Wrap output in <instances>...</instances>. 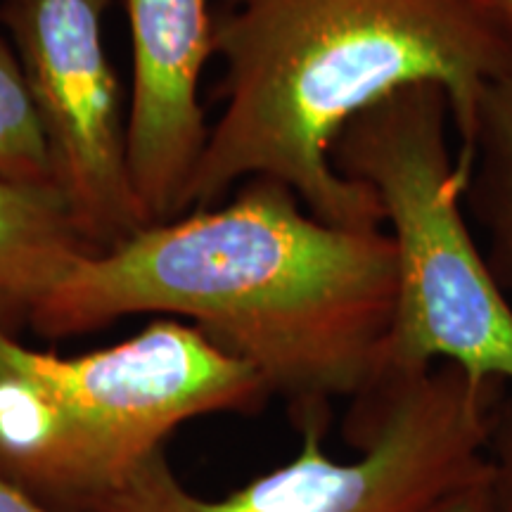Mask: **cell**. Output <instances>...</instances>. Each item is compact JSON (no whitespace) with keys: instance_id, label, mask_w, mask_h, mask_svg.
Returning a JSON list of instances; mask_svg holds the SVG:
<instances>
[{"instance_id":"obj_6","label":"cell","mask_w":512,"mask_h":512,"mask_svg":"<svg viewBox=\"0 0 512 512\" xmlns=\"http://www.w3.org/2000/svg\"><path fill=\"white\" fill-rule=\"evenodd\" d=\"M112 0H0V24L22 64L55 188L95 252L147 223L126 166L121 88L102 38Z\"/></svg>"},{"instance_id":"obj_15","label":"cell","mask_w":512,"mask_h":512,"mask_svg":"<svg viewBox=\"0 0 512 512\" xmlns=\"http://www.w3.org/2000/svg\"><path fill=\"white\" fill-rule=\"evenodd\" d=\"M491 8L496 10L498 19H501V24L508 31L510 38H512V0H489Z\"/></svg>"},{"instance_id":"obj_12","label":"cell","mask_w":512,"mask_h":512,"mask_svg":"<svg viewBox=\"0 0 512 512\" xmlns=\"http://www.w3.org/2000/svg\"><path fill=\"white\" fill-rule=\"evenodd\" d=\"M489 512H512V389L498 403L494 430L486 446Z\"/></svg>"},{"instance_id":"obj_11","label":"cell","mask_w":512,"mask_h":512,"mask_svg":"<svg viewBox=\"0 0 512 512\" xmlns=\"http://www.w3.org/2000/svg\"><path fill=\"white\" fill-rule=\"evenodd\" d=\"M0 183L57 192L41 119L5 34H0Z\"/></svg>"},{"instance_id":"obj_10","label":"cell","mask_w":512,"mask_h":512,"mask_svg":"<svg viewBox=\"0 0 512 512\" xmlns=\"http://www.w3.org/2000/svg\"><path fill=\"white\" fill-rule=\"evenodd\" d=\"M458 155L470 166L465 211L482 228L486 261L512 297V76L486 86L470 140Z\"/></svg>"},{"instance_id":"obj_8","label":"cell","mask_w":512,"mask_h":512,"mask_svg":"<svg viewBox=\"0 0 512 512\" xmlns=\"http://www.w3.org/2000/svg\"><path fill=\"white\" fill-rule=\"evenodd\" d=\"M0 477L53 512H95L105 489L79 430L0 320Z\"/></svg>"},{"instance_id":"obj_1","label":"cell","mask_w":512,"mask_h":512,"mask_svg":"<svg viewBox=\"0 0 512 512\" xmlns=\"http://www.w3.org/2000/svg\"><path fill=\"white\" fill-rule=\"evenodd\" d=\"M394 299L387 230L318 219L261 176L83 256L27 323L64 339L143 313L188 320L247 361L302 432L330 430L335 403L366 389Z\"/></svg>"},{"instance_id":"obj_5","label":"cell","mask_w":512,"mask_h":512,"mask_svg":"<svg viewBox=\"0 0 512 512\" xmlns=\"http://www.w3.org/2000/svg\"><path fill=\"white\" fill-rule=\"evenodd\" d=\"M31 363L79 430L105 496L166 451V439L185 422L256 415L271 401L247 361L197 325L169 316L86 354L31 349Z\"/></svg>"},{"instance_id":"obj_7","label":"cell","mask_w":512,"mask_h":512,"mask_svg":"<svg viewBox=\"0 0 512 512\" xmlns=\"http://www.w3.org/2000/svg\"><path fill=\"white\" fill-rule=\"evenodd\" d=\"M133 79L126 166L147 226L185 214L209 138L200 88L214 57V0H124Z\"/></svg>"},{"instance_id":"obj_14","label":"cell","mask_w":512,"mask_h":512,"mask_svg":"<svg viewBox=\"0 0 512 512\" xmlns=\"http://www.w3.org/2000/svg\"><path fill=\"white\" fill-rule=\"evenodd\" d=\"M0 512H53L43 503H38L34 496L19 489L10 479L0 477Z\"/></svg>"},{"instance_id":"obj_4","label":"cell","mask_w":512,"mask_h":512,"mask_svg":"<svg viewBox=\"0 0 512 512\" xmlns=\"http://www.w3.org/2000/svg\"><path fill=\"white\" fill-rule=\"evenodd\" d=\"M498 380L439 363L408 380L370 387L349 401L344 441L356 456L325 451L306 427L292 460L221 498L190 491L157 453L95 505V512H444L486 472Z\"/></svg>"},{"instance_id":"obj_13","label":"cell","mask_w":512,"mask_h":512,"mask_svg":"<svg viewBox=\"0 0 512 512\" xmlns=\"http://www.w3.org/2000/svg\"><path fill=\"white\" fill-rule=\"evenodd\" d=\"M486 475H489V463H486L484 477H479L475 484H470L467 489L448 503L444 512H489V489H486Z\"/></svg>"},{"instance_id":"obj_9","label":"cell","mask_w":512,"mask_h":512,"mask_svg":"<svg viewBox=\"0 0 512 512\" xmlns=\"http://www.w3.org/2000/svg\"><path fill=\"white\" fill-rule=\"evenodd\" d=\"M93 252L57 192L0 183V320L8 328L27 323L31 309Z\"/></svg>"},{"instance_id":"obj_2","label":"cell","mask_w":512,"mask_h":512,"mask_svg":"<svg viewBox=\"0 0 512 512\" xmlns=\"http://www.w3.org/2000/svg\"><path fill=\"white\" fill-rule=\"evenodd\" d=\"M214 57L221 112L185 211L264 176L290 185L318 219L351 228L382 226L373 192L330 162L356 114L434 83L460 147L486 86L512 76V38L489 0H214Z\"/></svg>"},{"instance_id":"obj_3","label":"cell","mask_w":512,"mask_h":512,"mask_svg":"<svg viewBox=\"0 0 512 512\" xmlns=\"http://www.w3.org/2000/svg\"><path fill=\"white\" fill-rule=\"evenodd\" d=\"M451 126L446 93L418 83L356 114L330 147L332 169L375 195L394 247V316L366 389L439 363L512 389V304L467 223L470 166Z\"/></svg>"}]
</instances>
